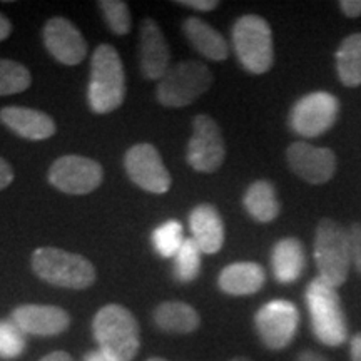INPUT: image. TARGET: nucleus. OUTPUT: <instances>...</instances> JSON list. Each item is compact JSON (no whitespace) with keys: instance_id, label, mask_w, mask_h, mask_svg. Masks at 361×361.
Instances as JSON below:
<instances>
[{"instance_id":"nucleus-38","label":"nucleus","mask_w":361,"mask_h":361,"mask_svg":"<svg viewBox=\"0 0 361 361\" xmlns=\"http://www.w3.org/2000/svg\"><path fill=\"white\" fill-rule=\"evenodd\" d=\"M82 361H111V360L107 358L102 351L97 350V351H89V353H85Z\"/></svg>"},{"instance_id":"nucleus-7","label":"nucleus","mask_w":361,"mask_h":361,"mask_svg":"<svg viewBox=\"0 0 361 361\" xmlns=\"http://www.w3.org/2000/svg\"><path fill=\"white\" fill-rule=\"evenodd\" d=\"M213 84V72L200 61H184L166 72L157 84V101L166 107H186Z\"/></svg>"},{"instance_id":"nucleus-18","label":"nucleus","mask_w":361,"mask_h":361,"mask_svg":"<svg viewBox=\"0 0 361 361\" xmlns=\"http://www.w3.org/2000/svg\"><path fill=\"white\" fill-rule=\"evenodd\" d=\"M189 228L201 252L216 255L224 245V223L213 204L196 206L189 214Z\"/></svg>"},{"instance_id":"nucleus-40","label":"nucleus","mask_w":361,"mask_h":361,"mask_svg":"<svg viewBox=\"0 0 361 361\" xmlns=\"http://www.w3.org/2000/svg\"><path fill=\"white\" fill-rule=\"evenodd\" d=\"M147 361H168V360H164V358H159V356H154V358H149Z\"/></svg>"},{"instance_id":"nucleus-10","label":"nucleus","mask_w":361,"mask_h":361,"mask_svg":"<svg viewBox=\"0 0 361 361\" xmlns=\"http://www.w3.org/2000/svg\"><path fill=\"white\" fill-rule=\"evenodd\" d=\"M226 159L221 129L213 117L200 114L192 119V135L188 144L186 161L197 173H216Z\"/></svg>"},{"instance_id":"nucleus-32","label":"nucleus","mask_w":361,"mask_h":361,"mask_svg":"<svg viewBox=\"0 0 361 361\" xmlns=\"http://www.w3.org/2000/svg\"><path fill=\"white\" fill-rule=\"evenodd\" d=\"M340 8L346 17L356 19L361 16V0H341Z\"/></svg>"},{"instance_id":"nucleus-4","label":"nucleus","mask_w":361,"mask_h":361,"mask_svg":"<svg viewBox=\"0 0 361 361\" xmlns=\"http://www.w3.org/2000/svg\"><path fill=\"white\" fill-rule=\"evenodd\" d=\"M311 329L316 340L326 346H340L348 338V323L336 288L314 278L305 293Z\"/></svg>"},{"instance_id":"nucleus-5","label":"nucleus","mask_w":361,"mask_h":361,"mask_svg":"<svg viewBox=\"0 0 361 361\" xmlns=\"http://www.w3.org/2000/svg\"><path fill=\"white\" fill-rule=\"evenodd\" d=\"M314 261L319 279L340 288L346 283L351 266L348 231L336 221L324 218L316 226Z\"/></svg>"},{"instance_id":"nucleus-17","label":"nucleus","mask_w":361,"mask_h":361,"mask_svg":"<svg viewBox=\"0 0 361 361\" xmlns=\"http://www.w3.org/2000/svg\"><path fill=\"white\" fill-rule=\"evenodd\" d=\"M0 123L27 141H45L57 130L51 116L42 111L20 106H8L0 109Z\"/></svg>"},{"instance_id":"nucleus-36","label":"nucleus","mask_w":361,"mask_h":361,"mask_svg":"<svg viewBox=\"0 0 361 361\" xmlns=\"http://www.w3.org/2000/svg\"><path fill=\"white\" fill-rule=\"evenodd\" d=\"M11 32H12V24L11 20L7 19L6 16H4L2 12H0V42L2 40H6L11 37Z\"/></svg>"},{"instance_id":"nucleus-16","label":"nucleus","mask_w":361,"mask_h":361,"mask_svg":"<svg viewBox=\"0 0 361 361\" xmlns=\"http://www.w3.org/2000/svg\"><path fill=\"white\" fill-rule=\"evenodd\" d=\"M139 61L144 78L161 80L168 72L171 62L169 45L166 42L159 24L152 19H144L139 32Z\"/></svg>"},{"instance_id":"nucleus-11","label":"nucleus","mask_w":361,"mask_h":361,"mask_svg":"<svg viewBox=\"0 0 361 361\" xmlns=\"http://www.w3.org/2000/svg\"><path fill=\"white\" fill-rule=\"evenodd\" d=\"M102 166L97 161L78 154L59 157L49 169V183L59 191L74 196L96 191L102 184Z\"/></svg>"},{"instance_id":"nucleus-20","label":"nucleus","mask_w":361,"mask_h":361,"mask_svg":"<svg viewBox=\"0 0 361 361\" xmlns=\"http://www.w3.org/2000/svg\"><path fill=\"white\" fill-rule=\"evenodd\" d=\"M271 268L278 283L291 284L298 281L306 268V252L300 239H279L271 251Z\"/></svg>"},{"instance_id":"nucleus-13","label":"nucleus","mask_w":361,"mask_h":361,"mask_svg":"<svg viewBox=\"0 0 361 361\" xmlns=\"http://www.w3.org/2000/svg\"><path fill=\"white\" fill-rule=\"evenodd\" d=\"M290 169L308 184H324L336 173V156L331 149L298 141L286 151Z\"/></svg>"},{"instance_id":"nucleus-31","label":"nucleus","mask_w":361,"mask_h":361,"mask_svg":"<svg viewBox=\"0 0 361 361\" xmlns=\"http://www.w3.org/2000/svg\"><path fill=\"white\" fill-rule=\"evenodd\" d=\"M176 4L183 7L194 8V11H201V12H211L219 7L218 0H178Z\"/></svg>"},{"instance_id":"nucleus-22","label":"nucleus","mask_w":361,"mask_h":361,"mask_svg":"<svg viewBox=\"0 0 361 361\" xmlns=\"http://www.w3.org/2000/svg\"><path fill=\"white\" fill-rule=\"evenodd\" d=\"M156 326L166 333L189 335L201 324V316L184 301H164L154 310Z\"/></svg>"},{"instance_id":"nucleus-25","label":"nucleus","mask_w":361,"mask_h":361,"mask_svg":"<svg viewBox=\"0 0 361 361\" xmlns=\"http://www.w3.org/2000/svg\"><path fill=\"white\" fill-rule=\"evenodd\" d=\"M184 241L186 238H184L183 224L176 219L166 221L152 231V246L161 258H176Z\"/></svg>"},{"instance_id":"nucleus-24","label":"nucleus","mask_w":361,"mask_h":361,"mask_svg":"<svg viewBox=\"0 0 361 361\" xmlns=\"http://www.w3.org/2000/svg\"><path fill=\"white\" fill-rule=\"evenodd\" d=\"M336 72L346 87L361 85V32L343 39L336 51Z\"/></svg>"},{"instance_id":"nucleus-37","label":"nucleus","mask_w":361,"mask_h":361,"mask_svg":"<svg viewBox=\"0 0 361 361\" xmlns=\"http://www.w3.org/2000/svg\"><path fill=\"white\" fill-rule=\"evenodd\" d=\"M39 361H74V360H72V356L69 353H66V351H54V353L45 355L44 358Z\"/></svg>"},{"instance_id":"nucleus-28","label":"nucleus","mask_w":361,"mask_h":361,"mask_svg":"<svg viewBox=\"0 0 361 361\" xmlns=\"http://www.w3.org/2000/svg\"><path fill=\"white\" fill-rule=\"evenodd\" d=\"M106 24L116 35H126L130 30V11L123 0H101L97 2Z\"/></svg>"},{"instance_id":"nucleus-19","label":"nucleus","mask_w":361,"mask_h":361,"mask_svg":"<svg viewBox=\"0 0 361 361\" xmlns=\"http://www.w3.org/2000/svg\"><path fill=\"white\" fill-rule=\"evenodd\" d=\"M264 268L258 263H251V261L228 264L218 276L219 290L231 296L255 295L264 286Z\"/></svg>"},{"instance_id":"nucleus-1","label":"nucleus","mask_w":361,"mask_h":361,"mask_svg":"<svg viewBox=\"0 0 361 361\" xmlns=\"http://www.w3.org/2000/svg\"><path fill=\"white\" fill-rule=\"evenodd\" d=\"M92 333L99 351L111 361H133L141 348L139 323L123 305H106L97 311Z\"/></svg>"},{"instance_id":"nucleus-2","label":"nucleus","mask_w":361,"mask_h":361,"mask_svg":"<svg viewBox=\"0 0 361 361\" xmlns=\"http://www.w3.org/2000/svg\"><path fill=\"white\" fill-rule=\"evenodd\" d=\"M126 99V72L116 47L101 44L92 54L87 87L89 107L96 114H111Z\"/></svg>"},{"instance_id":"nucleus-30","label":"nucleus","mask_w":361,"mask_h":361,"mask_svg":"<svg viewBox=\"0 0 361 361\" xmlns=\"http://www.w3.org/2000/svg\"><path fill=\"white\" fill-rule=\"evenodd\" d=\"M350 236V251H351V263L358 269L361 274V223H355L348 229Z\"/></svg>"},{"instance_id":"nucleus-6","label":"nucleus","mask_w":361,"mask_h":361,"mask_svg":"<svg viewBox=\"0 0 361 361\" xmlns=\"http://www.w3.org/2000/svg\"><path fill=\"white\" fill-rule=\"evenodd\" d=\"M233 47L238 61L250 74H264L274 62L273 32L263 17L243 16L234 22Z\"/></svg>"},{"instance_id":"nucleus-15","label":"nucleus","mask_w":361,"mask_h":361,"mask_svg":"<svg viewBox=\"0 0 361 361\" xmlns=\"http://www.w3.org/2000/svg\"><path fill=\"white\" fill-rule=\"evenodd\" d=\"M11 319L25 335L57 336L71 326V314L52 305H22L12 311Z\"/></svg>"},{"instance_id":"nucleus-26","label":"nucleus","mask_w":361,"mask_h":361,"mask_svg":"<svg viewBox=\"0 0 361 361\" xmlns=\"http://www.w3.org/2000/svg\"><path fill=\"white\" fill-rule=\"evenodd\" d=\"M32 75L25 66L11 59H0V96L20 94L30 87Z\"/></svg>"},{"instance_id":"nucleus-35","label":"nucleus","mask_w":361,"mask_h":361,"mask_svg":"<svg viewBox=\"0 0 361 361\" xmlns=\"http://www.w3.org/2000/svg\"><path fill=\"white\" fill-rule=\"evenodd\" d=\"M296 361H329V360L324 355L318 353V351L306 350V351H301V353L298 355Z\"/></svg>"},{"instance_id":"nucleus-21","label":"nucleus","mask_w":361,"mask_h":361,"mask_svg":"<svg viewBox=\"0 0 361 361\" xmlns=\"http://www.w3.org/2000/svg\"><path fill=\"white\" fill-rule=\"evenodd\" d=\"M184 35L189 42L202 57L209 61L221 62L226 61L229 56V45L223 37V34L218 32L214 27H211L207 22L197 17H189L183 24Z\"/></svg>"},{"instance_id":"nucleus-34","label":"nucleus","mask_w":361,"mask_h":361,"mask_svg":"<svg viewBox=\"0 0 361 361\" xmlns=\"http://www.w3.org/2000/svg\"><path fill=\"white\" fill-rule=\"evenodd\" d=\"M350 356L351 361H361V333H356V335L351 338Z\"/></svg>"},{"instance_id":"nucleus-27","label":"nucleus","mask_w":361,"mask_h":361,"mask_svg":"<svg viewBox=\"0 0 361 361\" xmlns=\"http://www.w3.org/2000/svg\"><path fill=\"white\" fill-rule=\"evenodd\" d=\"M201 271V250L194 243L192 238L184 241L178 255L174 258V278L179 283H192L200 276Z\"/></svg>"},{"instance_id":"nucleus-3","label":"nucleus","mask_w":361,"mask_h":361,"mask_svg":"<svg viewBox=\"0 0 361 361\" xmlns=\"http://www.w3.org/2000/svg\"><path fill=\"white\" fill-rule=\"evenodd\" d=\"M34 273L42 281L67 290H85L96 283V268L87 258L61 247L42 246L32 252Z\"/></svg>"},{"instance_id":"nucleus-39","label":"nucleus","mask_w":361,"mask_h":361,"mask_svg":"<svg viewBox=\"0 0 361 361\" xmlns=\"http://www.w3.org/2000/svg\"><path fill=\"white\" fill-rule=\"evenodd\" d=\"M229 361H251L250 358H246V356H236V358L229 360Z\"/></svg>"},{"instance_id":"nucleus-23","label":"nucleus","mask_w":361,"mask_h":361,"mask_svg":"<svg viewBox=\"0 0 361 361\" xmlns=\"http://www.w3.org/2000/svg\"><path fill=\"white\" fill-rule=\"evenodd\" d=\"M243 206H245L246 213L258 223H271L278 218L279 211H281L276 188L266 179L255 180L246 189Z\"/></svg>"},{"instance_id":"nucleus-9","label":"nucleus","mask_w":361,"mask_h":361,"mask_svg":"<svg viewBox=\"0 0 361 361\" xmlns=\"http://www.w3.org/2000/svg\"><path fill=\"white\" fill-rule=\"evenodd\" d=\"M340 112V101L326 90H316L296 101L290 114L293 133L306 139L318 137L333 128Z\"/></svg>"},{"instance_id":"nucleus-14","label":"nucleus","mask_w":361,"mask_h":361,"mask_svg":"<svg viewBox=\"0 0 361 361\" xmlns=\"http://www.w3.org/2000/svg\"><path fill=\"white\" fill-rule=\"evenodd\" d=\"M47 52L64 66H78L87 56V44L80 30L64 17H52L42 30Z\"/></svg>"},{"instance_id":"nucleus-8","label":"nucleus","mask_w":361,"mask_h":361,"mask_svg":"<svg viewBox=\"0 0 361 361\" xmlns=\"http://www.w3.org/2000/svg\"><path fill=\"white\" fill-rule=\"evenodd\" d=\"M300 310L288 300H271L255 314V328L268 350L279 351L295 340L300 328Z\"/></svg>"},{"instance_id":"nucleus-12","label":"nucleus","mask_w":361,"mask_h":361,"mask_svg":"<svg viewBox=\"0 0 361 361\" xmlns=\"http://www.w3.org/2000/svg\"><path fill=\"white\" fill-rule=\"evenodd\" d=\"M124 168L130 180L151 194H166L173 179L159 151L152 144H135L126 152Z\"/></svg>"},{"instance_id":"nucleus-33","label":"nucleus","mask_w":361,"mask_h":361,"mask_svg":"<svg viewBox=\"0 0 361 361\" xmlns=\"http://www.w3.org/2000/svg\"><path fill=\"white\" fill-rule=\"evenodd\" d=\"M13 180V171L6 159L0 157V191L8 188Z\"/></svg>"},{"instance_id":"nucleus-29","label":"nucleus","mask_w":361,"mask_h":361,"mask_svg":"<svg viewBox=\"0 0 361 361\" xmlns=\"http://www.w3.org/2000/svg\"><path fill=\"white\" fill-rule=\"evenodd\" d=\"M25 333L12 319L0 322V358L13 360L25 351Z\"/></svg>"}]
</instances>
